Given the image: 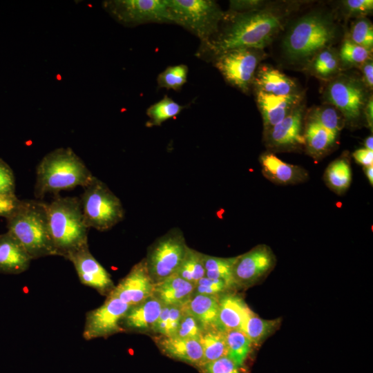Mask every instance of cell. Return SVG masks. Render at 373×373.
<instances>
[{
	"label": "cell",
	"mask_w": 373,
	"mask_h": 373,
	"mask_svg": "<svg viewBox=\"0 0 373 373\" xmlns=\"http://www.w3.org/2000/svg\"><path fill=\"white\" fill-rule=\"evenodd\" d=\"M364 111L365 113V116L367 118V121L368 122V124L372 126V121H373V103H372V97L370 98L368 101L367 102Z\"/></svg>",
	"instance_id": "49"
},
{
	"label": "cell",
	"mask_w": 373,
	"mask_h": 373,
	"mask_svg": "<svg viewBox=\"0 0 373 373\" xmlns=\"http://www.w3.org/2000/svg\"><path fill=\"white\" fill-rule=\"evenodd\" d=\"M31 257L8 231L0 235V273L19 274L26 271Z\"/></svg>",
	"instance_id": "20"
},
{
	"label": "cell",
	"mask_w": 373,
	"mask_h": 373,
	"mask_svg": "<svg viewBox=\"0 0 373 373\" xmlns=\"http://www.w3.org/2000/svg\"><path fill=\"white\" fill-rule=\"evenodd\" d=\"M335 37L336 28L329 17L311 13L292 26L284 39L283 48L290 59H304L325 48Z\"/></svg>",
	"instance_id": "5"
},
{
	"label": "cell",
	"mask_w": 373,
	"mask_h": 373,
	"mask_svg": "<svg viewBox=\"0 0 373 373\" xmlns=\"http://www.w3.org/2000/svg\"><path fill=\"white\" fill-rule=\"evenodd\" d=\"M280 322V318H262L251 309L240 330L249 338L254 345H260L279 327Z\"/></svg>",
	"instance_id": "26"
},
{
	"label": "cell",
	"mask_w": 373,
	"mask_h": 373,
	"mask_svg": "<svg viewBox=\"0 0 373 373\" xmlns=\"http://www.w3.org/2000/svg\"><path fill=\"white\" fill-rule=\"evenodd\" d=\"M282 19L278 12L271 10L234 12L222 31L201 45L198 55L216 57L235 49L262 50L282 28Z\"/></svg>",
	"instance_id": "1"
},
{
	"label": "cell",
	"mask_w": 373,
	"mask_h": 373,
	"mask_svg": "<svg viewBox=\"0 0 373 373\" xmlns=\"http://www.w3.org/2000/svg\"><path fill=\"white\" fill-rule=\"evenodd\" d=\"M224 332L227 345V356L237 365L244 367L245 363L252 351L254 345L240 329L229 330Z\"/></svg>",
	"instance_id": "29"
},
{
	"label": "cell",
	"mask_w": 373,
	"mask_h": 373,
	"mask_svg": "<svg viewBox=\"0 0 373 373\" xmlns=\"http://www.w3.org/2000/svg\"><path fill=\"white\" fill-rule=\"evenodd\" d=\"M258 90L275 95L296 93L294 81L277 69L262 66L256 73L254 79Z\"/></svg>",
	"instance_id": "25"
},
{
	"label": "cell",
	"mask_w": 373,
	"mask_h": 373,
	"mask_svg": "<svg viewBox=\"0 0 373 373\" xmlns=\"http://www.w3.org/2000/svg\"><path fill=\"white\" fill-rule=\"evenodd\" d=\"M200 342L203 350L202 367L209 363L227 356V345L223 331L217 328L207 329Z\"/></svg>",
	"instance_id": "28"
},
{
	"label": "cell",
	"mask_w": 373,
	"mask_h": 373,
	"mask_svg": "<svg viewBox=\"0 0 373 373\" xmlns=\"http://www.w3.org/2000/svg\"><path fill=\"white\" fill-rule=\"evenodd\" d=\"M365 148L373 151V137L369 136L365 141Z\"/></svg>",
	"instance_id": "51"
},
{
	"label": "cell",
	"mask_w": 373,
	"mask_h": 373,
	"mask_svg": "<svg viewBox=\"0 0 373 373\" xmlns=\"http://www.w3.org/2000/svg\"><path fill=\"white\" fill-rule=\"evenodd\" d=\"M219 297L193 294L183 305V307L199 321L205 330L217 328Z\"/></svg>",
	"instance_id": "24"
},
{
	"label": "cell",
	"mask_w": 373,
	"mask_h": 373,
	"mask_svg": "<svg viewBox=\"0 0 373 373\" xmlns=\"http://www.w3.org/2000/svg\"><path fill=\"white\" fill-rule=\"evenodd\" d=\"M82 160L70 148H59L47 153L36 170L35 195H57L62 190L86 187L94 178Z\"/></svg>",
	"instance_id": "2"
},
{
	"label": "cell",
	"mask_w": 373,
	"mask_h": 373,
	"mask_svg": "<svg viewBox=\"0 0 373 373\" xmlns=\"http://www.w3.org/2000/svg\"><path fill=\"white\" fill-rule=\"evenodd\" d=\"M202 373H244V368L237 365L227 356L206 364Z\"/></svg>",
	"instance_id": "42"
},
{
	"label": "cell",
	"mask_w": 373,
	"mask_h": 373,
	"mask_svg": "<svg viewBox=\"0 0 373 373\" xmlns=\"http://www.w3.org/2000/svg\"><path fill=\"white\" fill-rule=\"evenodd\" d=\"M46 205L39 200H22L19 209L7 218L8 232L32 259L57 256L49 231Z\"/></svg>",
	"instance_id": "4"
},
{
	"label": "cell",
	"mask_w": 373,
	"mask_h": 373,
	"mask_svg": "<svg viewBox=\"0 0 373 373\" xmlns=\"http://www.w3.org/2000/svg\"><path fill=\"white\" fill-rule=\"evenodd\" d=\"M79 202L88 228L107 231L124 218V211L120 200L96 177L84 187Z\"/></svg>",
	"instance_id": "7"
},
{
	"label": "cell",
	"mask_w": 373,
	"mask_h": 373,
	"mask_svg": "<svg viewBox=\"0 0 373 373\" xmlns=\"http://www.w3.org/2000/svg\"><path fill=\"white\" fill-rule=\"evenodd\" d=\"M186 106H182L166 95L146 110L147 126H160L165 121L177 116Z\"/></svg>",
	"instance_id": "31"
},
{
	"label": "cell",
	"mask_w": 373,
	"mask_h": 373,
	"mask_svg": "<svg viewBox=\"0 0 373 373\" xmlns=\"http://www.w3.org/2000/svg\"><path fill=\"white\" fill-rule=\"evenodd\" d=\"M303 108L296 107L281 122L268 130V140L271 146L284 147L304 144L301 133Z\"/></svg>",
	"instance_id": "18"
},
{
	"label": "cell",
	"mask_w": 373,
	"mask_h": 373,
	"mask_svg": "<svg viewBox=\"0 0 373 373\" xmlns=\"http://www.w3.org/2000/svg\"><path fill=\"white\" fill-rule=\"evenodd\" d=\"M204 255V254L189 247L175 274L193 284H195L200 278L205 276Z\"/></svg>",
	"instance_id": "32"
},
{
	"label": "cell",
	"mask_w": 373,
	"mask_h": 373,
	"mask_svg": "<svg viewBox=\"0 0 373 373\" xmlns=\"http://www.w3.org/2000/svg\"><path fill=\"white\" fill-rule=\"evenodd\" d=\"M309 119L336 135L343 127L341 115L332 107L317 108L311 113Z\"/></svg>",
	"instance_id": "37"
},
{
	"label": "cell",
	"mask_w": 373,
	"mask_h": 373,
	"mask_svg": "<svg viewBox=\"0 0 373 373\" xmlns=\"http://www.w3.org/2000/svg\"><path fill=\"white\" fill-rule=\"evenodd\" d=\"M195 284L173 274L154 284L153 296L164 305H183L193 295Z\"/></svg>",
	"instance_id": "22"
},
{
	"label": "cell",
	"mask_w": 373,
	"mask_h": 373,
	"mask_svg": "<svg viewBox=\"0 0 373 373\" xmlns=\"http://www.w3.org/2000/svg\"><path fill=\"white\" fill-rule=\"evenodd\" d=\"M325 97L351 122L358 119L367 102L363 84L347 77L333 80L327 88Z\"/></svg>",
	"instance_id": "12"
},
{
	"label": "cell",
	"mask_w": 373,
	"mask_h": 373,
	"mask_svg": "<svg viewBox=\"0 0 373 373\" xmlns=\"http://www.w3.org/2000/svg\"><path fill=\"white\" fill-rule=\"evenodd\" d=\"M337 135L320 124L309 120L304 135L308 151L314 156L326 152L334 142Z\"/></svg>",
	"instance_id": "27"
},
{
	"label": "cell",
	"mask_w": 373,
	"mask_h": 373,
	"mask_svg": "<svg viewBox=\"0 0 373 373\" xmlns=\"http://www.w3.org/2000/svg\"><path fill=\"white\" fill-rule=\"evenodd\" d=\"M338 65L339 60L336 52L325 48L316 54L312 68L316 75L327 78L337 72Z\"/></svg>",
	"instance_id": "36"
},
{
	"label": "cell",
	"mask_w": 373,
	"mask_h": 373,
	"mask_svg": "<svg viewBox=\"0 0 373 373\" xmlns=\"http://www.w3.org/2000/svg\"><path fill=\"white\" fill-rule=\"evenodd\" d=\"M355 160L365 167L373 164V151L365 148L359 149L353 153Z\"/></svg>",
	"instance_id": "47"
},
{
	"label": "cell",
	"mask_w": 373,
	"mask_h": 373,
	"mask_svg": "<svg viewBox=\"0 0 373 373\" xmlns=\"http://www.w3.org/2000/svg\"><path fill=\"white\" fill-rule=\"evenodd\" d=\"M256 97L264 125L267 131L281 122L297 107L300 100V95L297 93L275 95L260 90H257Z\"/></svg>",
	"instance_id": "17"
},
{
	"label": "cell",
	"mask_w": 373,
	"mask_h": 373,
	"mask_svg": "<svg viewBox=\"0 0 373 373\" xmlns=\"http://www.w3.org/2000/svg\"><path fill=\"white\" fill-rule=\"evenodd\" d=\"M164 305L153 295L130 307L121 321V326L137 332L152 331ZM123 328V327H122Z\"/></svg>",
	"instance_id": "19"
},
{
	"label": "cell",
	"mask_w": 373,
	"mask_h": 373,
	"mask_svg": "<svg viewBox=\"0 0 373 373\" xmlns=\"http://www.w3.org/2000/svg\"><path fill=\"white\" fill-rule=\"evenodd\" d=\"M49 231L57 256L66 258L88 245V231L79 199L57 196L47 203Z\"/></svg>",
	"instance_id": "3"
},
{
	"label": "cell",
	"mask_w": 373,
	"mask_h": 373,
	"mask_svg": "<svg viewBox=\"0 0 373 373\" xmlns=\"http://www.w3.org/2000/svg\"><path fill=\"white\" fill-rule=\"evenodd\" d=\"M130 307L119 298L108 294L100 307L86 313L83 337L89 341L124 331L121 321Z\"/></svg>",
	"instance_id": "11"
},
{
	"label": "cell",
	"mask_w": 373,
	"mask_h": 373,
	"mask_svg": "<svg viewBox=\"0 0 373 373\" xmlns=\"http://www.w3.org/2000/svg\"><path fill=\"white\" fill-rule=\"evenodd\" d=\"M104 9L119 23L134 26L146 23H173L165 0H110Z\"/></svg>",
	"instance_id": "9"
},
{
	"label": "cell",
	"mask_w": 373,
	"mask_h": 373,
	"mask_svg": "<svg viewBox=\"0 0 373 373\" xmlns=\"http://www.w3.org/2000/svg\"><path fill=\"white\" fill-rule=\"evenodd\" d=\"M350 40L370 50L373 46V26L366 18L358 19L352 26Z\"/></svg>",
	"instance_id": "39"
},
{
	"label": "cell",
	"mask_w": 373,
	"mask_h": 373,
	"mask_svg": "<svg viewBox=\"0 0 373 373\" xmlns=\"http://www.w3.org/2000/svg\"><path fill=\"white\" fill-rule=\"evenodd\" d=\"M327 184L336 192L343 193L349 187L352 180L351 169L345 159L331 163L325 172Z\"/></svg>",
	"instance_id": "34"
},
{
	"label": "cell",
	"mask_w": 373,
	"mask_h": 373,
	"mask_svg": "<svg viewBox=\"0 0 373 373\" xmlns=\"http://www.w3.org/2000/svg\"><path fill=\"white\" fill-rule=\"evenodd\" d=\"M188 248L182 231L178 229H171L156 240L145 258L153 281L155 283L175 274Z\"/></svg>",
	"instance_id": "8"
},
{
	"label": "cell",
	"mask_w": 373,
	"mask_h": 373,
	"mask_svg": "<svg viewBox=\"0 0 373 373\" xmlns=\"http://www.w3.org/2000/svg\"><path fill=\"white\" fill-rule=\"evenodd\" d=\"M343 5L348 13L353 15H365L373 10L372 0H347Z\"/></svg>",
	"instance_id": "45"
},
{
	"label": "cell",
	"mask_w": 373,
	"mask_h": 373,
	"mask_svg": "<svg viewBox=\"0 0 373 373\" xmlns=\"http://www.w3.org/2000/svg\"><path fill=\"white\" fill-rule=\"evenodd\" d=\"M363 82L369 88L373 85V64L372 60H368L362 65Z\"/></svg>",
	"instance_id": "48"
},
{
	"label": "cell",
	"mask_w": 373,
	"mask_h": 373,
	"mask_svg": "<svg viewBox=\"0 0 373 373\" xmlns=\"http://www.w3.org/2000/svg\"><path fill=\"white\" fill-rule=\"evenodd\" d=\"M365 174L370 184L372 185V183H373V166H372L365 167Z\"/></svg>",
	"instance_id": "50"
},
{
	"label": "cell",
	"mask_w": 373,
	"mask_h": 373,
	"mask_svg": "<svg viewBox=\"0 0 373 373\" xmlns=\"http://www.w3.org/2000/svg\"><path fill=\"white\" fill-rule=\"evenodd\" d=\"M260 163L265 175L279 184L298 183L304 181L307 176L303 169L285 162L271 153L262 155Z\"/></svg>",
	"instance_id": "23"
},
{
	"label": "cell",
	"mask_w": 373,
	"mask_h": 373,
	"mask_svg": "<svg viewBox=\"0 0 373 373\" xmlns=\"http://www.w3.org/2000/svg\"><path fill=\"white\" fill-rule=\"evenodd\" d=\"M183 305H164L152 331L164 336H173L178 328Z\"/></svg>",
	"instance_id": "33"
},
{
	"label": "cell",
	"mask_w": 373,
	"mask_h": 373,
	"mask_svg": "<svg viewBox=\"0 0 373 373\" xmlns=\"http://www.w3.org/2000/svg\"><path fill=\"white\" fill-rule=\"evenodd\" d=\"M15 179L10 166L0 158V193H15Z\"/></svg>",
	"instance_id": "43"
},
{
	"label": "cell",
	"mask_w": 373,
	"mask_h": 373,
	"mask_svg": "<svg viewBox=\"0 0 373 373\" xmlns=\"http://www.w3.org/2000/svg\"><path fill=\"white\" fill-rule=\"evenodd\" d=\"M154 284L143 259L132 267L109 294L132 307L153 295Z\"/></svg>",
	"instance_id": "14"
},
{
	"label": "cell",
	"mask_w": 373,
	"mask_h": 373,
	"mask_svg": "<svg viewBox=\"0 0 373 373\" xmlns=\"http://www.w3.org/2000/svg\"><path fill=\"white\" fill-rule=\"evenodd\" d=\"M205 331L199 321L183 307V314L173 336L200 340Z\"/></svg>",
	"instance_id": "40"
},
{
	"label": "cell",
	"mask_w": 373,
	"mask_h": 373,
	"mask_svg": "<svg viewBox=\"0 0 373 373\" xmlns=\"http://www.w3.org/2000/svg\"><path fill=\"white\" fill-rule=\"evenodd\" d=\"M154 341L165 355L180 360L201 370L203 365V350L198 339L183 338L158 335Z\"/></svg>",
	"instance_id": "16"
},
{
	"label": "cell",
	"mask_w": 373,
	"mask_h": 373,
	"mask_svg": "<svg viewBox=\"0 0 373 373\" xmlns=\"http://www.w3.org/2000/svg\"><path fill=\"white\" fill-rule=\"evenodd\" d=\"M173 23L179 25L198 37L201 45L218 32L224 14L211 0H165Z\"/></svg>",
	"instance_id": "6"
},
{
	"label": "cell",
	"mask_w": 373,
	"mask_h": 373,
	"mask_svg": "<svg viewBox=\"0 0 373 373\" xmlns=\"http://www.w3.org/2000/svg\"><path fill=\"white\" fill-rule=\"evenodd\" d=\"M261 50L240 48L214 57V65L230 84L247 92L254 83Z\"/></svg>",
	"instance_id": "10"
},
{
	"label": "cell",
	"mask_w": 373,
	"mask_h": 373,
	"mask_svg": "<svg viewBox=\"0 0 373 373\" xmlns=\"http://www.w3.org/2000/svg\"><path fill=\"white\" fill-rule=\"evenodd\" d=\"M231 290L232 289L224 281L204 276L195 284L193 294L220 296L230 292Z\"/></svg>",
	"instance_id": "41"
},
{
	"label": "cell",
	"mask_w": 373,
	"mask_h": 373,
	"mask_svg": "<svg viewBox=\"0 0 373 373\" xmlns=\"http://www.w3.org/2000/svg\"><path fill=\"white\" fill-rule=\"evenodd\" d=\"M251 309L240 296L227 292L219 297L217 329L227 332L240 329Z\"/></svg>",
	"instance_id": "21"
},
{
	"label": "cell",
	"mask_w": 373,
	"mask_h": 373,
	"mask_svg": "<svg viewBox=\"0 0 373 373\" xmlns=\"http://www.w3.org/2000/svg\"><path fill=\"white\" fill-rule=\"evenodd\" d=\"M372 50L356 44L350 39H345L341 48L339 57L347 64L362 66L370 60Z\"/></svg>",
	"instance_id": "38"
},
{
	"label": "cell",
	"mask_w": 373,
	"mask_h": 373,
	"mask_svg": "<svg viewBox=\"0 0 373 373\" xmlns=\"http://www.w3.org/2000/svg\"><path fill=\"white\" fill-rule=\"evenodd\" d=\"M275 262L273 252L265 245L237 256L233 269L235 287H247L255 284L271 271Z\"/></svg>",
	"instance_id": "13"
},
{
	"label": "cell",
	"mask_w": 373,
	"mask_h": 373,
	"mask_svg": "<svg viewBox=\"0 0 373 373\" xmlns=\"http://www.w3.org/2000/svg\"><path fill=\"white\" fill-rule=\"evenodd\" d=\"M22 200L15 193H0V217L11 216L20 207Z\"/></svg>",
	"instance_id": "44"
},
{
	"label": "cell",
	"mask_w": 373,
	"mask_h": 373,
	"mask_svg": "<svg viewBox=\"0 0 373 373\" xmlns=\"http://www.w3.org/2000/svg\"><path fill=\"white\" fill-rule=\"evenodd\" d=\"M188 67L178 64L166 68L157 77L158 88L180 90L187 82Z\"/></svg>",
	"instance_id": "35"
},
{
	"label": "cell",
	"mask_w": 373,
	"mask_h": 373,
	"mask_svg": "<svg viewBox=\"0 0 373 373\" xmlns=\"http://www.w3.org/2000/svg\"><path fill=\"white\" fill-rule=\"evenodd\" d=\"M260 1H231L230 9L234 12H245L259 10L263 3Z\"/></svg>",
	"instance_id": "46"
},
{
	"label": "cell",
	"mask_w": 373,
	"mask_h": 373,
	"mask_svg": "<svg viewBox=\"0 0 373 373\" xmlns=\"http://www.w3.org/2000/svg\"><path fill=\"white\" fill-rule=\"evenodd\" d=\"M236 257L220 258L204 255L205 276L213 279L224 281L231 289L235 287L233 269Z\"/></svg>",
	"instance_id": "30"
},
{
	"label": "cell",
	"mask_w": 373,
	"mask_h": 373,
	"mask_svg": "<svg viewBox=\"0 0 373 373\" xmlns=\"http://www.w3.org/2000/svg\"><path fill=\"white\" fill-rule=\"evenodd\" d=\"M66 259L74 265L80 282L102 294H108L114 285L108 271L89 251L88 245L70 254Z\"/></svg>",
	"instance_id": "15"
}]
</instances>
